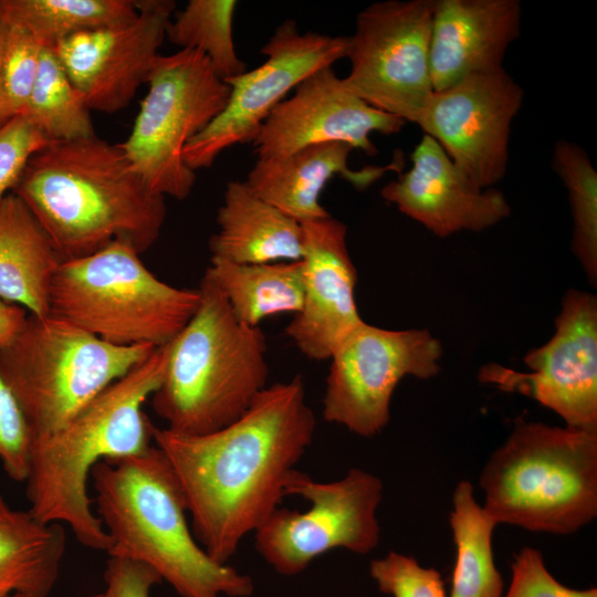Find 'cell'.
I'll return each mask as SVG.
<instances>
[{
  "mask_svg": "<svg viewBox=\"0 0 597 597\" xmlns=\"http://www.w3.org/2000/svg\"><path fill=\"white\" fill-rule=\"evenodd\" d=\"M316 428L300 375L266 386L230 425L205 434L153 427L181 486L191 531L206 553L227 564L243 537L281 506L295 465Z\"/></svg>",
  "mask_w": 597,
  "mask_h": 597,
  "instance_id": "1",
  "label": "cell"
},
{
  "mask_svg": "<svg viewBox=\"0 0 597 597\" xmlns=\"http://www.w3.org/2000/svg\"><path fill=\"white\" fill-rule=\"evenodd\" d=\"M12 192L63 261L116 240L143 253L157 241L167 213L165 197L145 185L119 146L96 135L51 142L31 157Z\"/></svg>",
  "mask_w": 597,
  "mask_h": 597,
  "instance_id": "2",
  "label": "cell"
},
{
  "mask_svg": "<svg viewBox=\"0 0 597 597\" xmlns=\"http://www.w3.org/2000/svg\"><path fill=\"white\" fill-rule=\"evenodd\" d=\"M167 356V344L155 348L59 431L32 444L25 494L34 519L66 523L82 545L109 549L111 537L92 510L88 478L97 462L140 454L151 446L154 425L143 405L159 387Z\"/></svg>",
  "mask_w": 597,
  "mask_h": 597,
  "instance_id": "3",
  "label": "cell"
},
{
  "mask_svg": "<svg viewBox=\"0 0 597 597\" xmlns=\"http://www.w3.org/2000/svg\"><path fill=\"white\" fill-rule=\"evenodd\" d=\"M90 476L112 542L108 556L151 567L182 597L252 595L250 576L213 561L196 541L181 486L159 448L104 459Z\"/></svg>",
  "mask_w": 597,
  "mask_h": 597,
  "instance_id": "4",
  "label": "cell"
},
{
  "mask_svg": "<svg viewBox=\"0 0 597 597\" xmlns=\"http://www.w3.org/2000/svg\"><path fill=\"white\" fill-rule=\"evenodd\" d=\"M200 303L167 344L163 379L151 395L167 429L185 434L217 431L237 420L268 386L266 338L239 322L220 289L205 274Z\"/></svg>",
  "mask_w": 597,
  "mask_h": 597,
  "instance_id": "5",
  "label": "cell"
},
{
  "mask_svg": "<svg viewBox=\"0 0 597 597\" xmlns=\"http://www.w3.org/2000/svg\"><path fill=\"white\" fill-rule=\"evenodd\" d=\"M479 483L496 525L574 533L597 515V431L517 418Z\"/></svg>",
  "mask_w": 597,
  "mask_h": 597,
  "instance_id": "6",
  "label": "cell"
},
{
  "mask_svg": "<svg viewBox=\"0 0 597 597\" xmlns=\"http://www.w3.org/2000/svg\"><path fill=\"white\" fill-rule=\"evenodd\" d=\"M200 291L155 276L140 253L116 240L102 250L64 260L49 293L50 315L116 346L168 344L189 322Z\"/></svg>",
  "mask_w": 597,
  "mask_h": 597,
  "instance_id": "7",
  "label": "cell"
},
{
  "mask_svg": "<svg viewBox=\"0 0 597 597\" xmlns=\"http://www.w3.org/2000/svg\"><path fill=\"white\" fill-rule=\"evenodd\" d=\"M155 348L116 346L55 316L29 313L15 339L0 349V375L33 444L59 431Z\"/></svg>",
  "mask_w": 597,
  "mask_h": 597,
  "instance_id": "8",
  "label": "cell"
},
{
  "mask_svg": "<svg viewBox=\"0 0 597 597\" xmlns=\"http://www.w3.org/2000/svg\"><path fill=\"white\" fill-rule=\"evenodd\" d=\"M146 84L133 128L117 145L153 192L184 200L196 172L182 149L223 111L231 88L195 50L160 54Z\"/></svg>",
  "mask_w": 597,
  "mask_h": 597,
  "instance_id": "9",
  "label": "cell"
},
{
  "mask_svg": "<svg viewBox=\"0 0 597 597\" xmlns=\"http://www.w3.org/2000/svg\"><path fill=\"white\" fill-rule=\"evenodd\" d=\"M285 493L302 496L310 509L280 506L254 532L256 552L279 574H300L335 548L367 554L378 545L376 511L383 498L378 476L353 468L339 480L317 482L295 470Z\"/></svg>",
  "mask_w": 597,
  "mask_h": 597,
  "instance_id": "10",
  "label": "cell"
},
{
  "mask_svg": "<svg viewBox=\"0 0 597 597\" xmlns=\"http://www.w3.org/2000/svg\"><path fill=\"white\" fill-rule=\"evenodd\" d=\"M434 0L369 4L348 36L350 70L344 81L370 106L418 124L433 85L430 39Z\"/></svg>",
  "mask_w": 597,
  "mask_h": 597,
  "instance_id": "11",
  "label": "cell"
},
{
  "mask_svg": "<svg viewBox=\"0 0 597 597\" xmlns=\"http://www.w3.org/2000/svg\"><path fill=\"white\" fill-rule=\"evenodd\" d=\"M442 346L426 329H386L363 321L334 350L322 415L362 437L383 431L399 381L440 371Z\"/></svg>",
  "mask_w": 597,
  "mask_h": 597,
  "instance_id": "12",
  "label": "cell"
},
{
  "mask_svg": "<svg viewBox=\"0 0 597 597\" xmlns=\"http://www.w3.org/2000/svg\"><path fill=\"white\" fill-rule=\"evenodd\" d=\"M347 50L348 36L301 32L294 20L283 21L261 49L264 62L224 81L231 88L226 107L184 147L187 167L208 168L228 148L251 143L291 90L346 57Z\"/></svg>",
  "mask_w": 597,
  "mask_h": 597,
  "instance_id": "13",
  "label": "cell"
},
{
  "mask_svg": "<svg viewBox=\"0 0 597 597\" xmlns=\"http://www.w3.org/2000/svg\"><path fill=\"white\" fill-rule=\"evenodd\" d=\"M531 373L488 364L480 381L528 396L549 408L566 427L597 431V298L569 290L548 342L523 358Z\"/></svg>",
  "mask_w": 597,
  "mask_h": 597,
  "instance_id": "14",
  "label": "cell"
},
{
  "mask_svg": "<svg viewBox=\"0 0 597 597\" xmlns=\"http://www.w3.org/2000/svg\"><path fill=\"white\" fill-rule=\"evenodd\" d=\"M524 92L503 67L433 91L418 122L473 182L492 188L506 172L512 123Z\"/></svg>",
  "mask_w": 597,
  "mask_h": 597,
  "instance_id": "15",
  "label": "cell"
},
{
  "mask_svg": "<svg viewBox=\"0 0 597 597\" xmlns=\"http://www.w3.org/2000/svg\"><path fill=\"white\" fill-rule=\"evenodd\" d=\"M136 7L134 20L73 34L52 49L91 111L127 107L160 55L176 2L143 0Z\"/></svg>",
  "mask_w": 597,
  "mask_h": 597,
  "instance_id": "16",
  "label": "cell"
},
{
  "mask_svg": "<svg viewBox=\"0 0 597 597\" xmlns=\"http://www.w3.org/2000/svg\"><path fill=\"white\" fill-rule=\"evenodd\" d=\"M402 119L381 112L346 85L332 66L321 69L279 103L252 139L258 158L282 157L312 145L342 143L375 156L371 135H391Z\"/></svg>",
  "mask_w": 597,
  "mask_h": 597,
  "instance_id": "17",
  "label": "cell"
},
{
  "mask_svg": "<svg viewBox=\"0 0 597 597\" xmlns=\"http://www.w3.org/2000/svg\"><path fill=\"white\" fill-rule=\"evenodd\" d=\"M302 227L304 297L285 334L304 356L325 360L363 322L355 298L357 270L345 223L328 216Z\"/></svg>",
  "mask_w": 597,
  "mask_h": 597,
  "instance_id": "18",
  "label": "cell"
},
{
  "mask_svg": "<svg viewBox=\"0 0 597 597\" xmlns=\"http://www.w3.org/2000/svg\"><path fill=\"white\" fill-rule=\"evenodd\" d=\"M410 160V168L386 184L380 195L434 235L483 231L510 216L504 193L473 182L432 137L423 134Z\"/></svg>",
  "mask_w": 597,
  "mask_h": 597,
  "instance_id": "19",
  "label": "cell"
},
{
  "mask_svg": "<svg viewBox=\"0 0 597 597\" xmlns=\"http://www.w3.org/2000/svg\"><path fill=\"white\" fill-rule=\"evenodd\" d=\"M521 23L519 0H434L430 39L433 91L503 67L509 46L521 34Z\"/></svg>",
  "mask_w": 597,
  "mask_h": 597,
  "instance_id": "20",
  "label": "cell"
},
{
  "mask_svg": "<svg viewBox=\"0 0 597 597\" xmlns=\"http://www.w3.org/2000/svg\"><path fill=\"white\" fill-rule=\"evenodd\" d=\"M352 150L342 143H326L282 157L258 158L244 181L260 198L300 223L326 218L331 214L320 199L333 177L339 176L354 188L365 190L388 170L400 172L402 168L399 154L387 166L350 169Z\"/></svg>",
  "mask_w": 597,
  "mask_h": 597,
  "instance_id": "21",
  "label": "cell"
},
{
  "mask_svg": "<svg viewBox=\"0 0 597 597\" xmlns=\"http://www.w3.org/2000/svg\"><path fill=\"white\" fill-rule=\"evenodd\" d=\"M211 258L238 264L296 261L303 256L302 223L253 192L245 181L227 184L217 212Z\"/></svg>",
  "mask_w": 597,
  "mask_h": 597,
  "instance_id": "22",
  "label": "cell"
},
{
  "mask_svg": "<svg viewBox=\"0 0 597 597\" xmlns=\"http://www.w3.org/2000/svg\"><path fill=\"white\" fill-rule=\"evenodd\" d=\"M62 262L28 206L8 193L0 202V297L32 315H50V286Z\"/></svg>",
  "mask_w": 597,
  "mask_h": 597,
  "instance_id": "23",
  "label": "cell"
},
{
  "mask_svg": "<svg viewBox=\"0 0 597 597\" xmlns=\"http://www.w3.org/2000/svg\"><path fill=\"white\" fill-rule=\"evenodd\" d=\"M66 548L60 523H41L29 511L11 509L0 494V597H46L55 585Z\"/></svg>",
  "mask_w": 597,
  "mask_h": 597,
  "instance_id": "24",
  "label": "cell"
},
{
  "mask_svg": "<svg viewBox=\"0 0 597 597\" xmlns=\"http://www.w3.org/2000/svg\"><path fill=\"white\" fill-rule=\"evenodd\" d=\"M205 274L220 289L235 318L251 327L280 313L296 314L303 304L301 260L238 264L211 258Z\"/></svg>",
  "mask_w": 597,
  "mask_h": 597,
  "instance_id": "25",
  "label": "cell"
},
{
  "mask_svg": "<svg viewBox=\"0 0 597 597\" xmlns=\"http://www.w3.org/2000/svg\"><path fill=\"white\" fill-rule=\"evenodd\" d=\"M450 513L455 563L450 597H503V579L492 548L496 523L483 511L469 481L458 483Z\"/></svg>",
  "mask_w": 597,
  "mask_h": 597,
  "instance_id": "26",
  "label": "cell"
},
{
  "mask_svg": "<svg viewBox=\"0 0 597 597\" xmlns=\"http://www.w3.org/2000/svg\"><path fill=\"white\" fill-rule=\"evenodd\" d=\"M0 13L53 49L73 34L127 23L138 10L129 0H0Z\"/></svg>",
  "mask_w": 597,
  "mask_h": 597,
  "instance_id": "27",
  "label": "cell"
},
{
  "mask_svg": "<svg viewBox=\"0 0 597 597\" xmlns=\"http://www.w3.org/2000/svg\"><path fill=\"white\" fill-rule=\"evenodd\" d=\"M90 112L54 51L42 48L34 85L21 116L50 142H67L96 135Z\"/></svg>",
  "mask_w": 597,
  "mask_h": 597,
  "instance_id": "28",
  "label": "cell"
},
{
  "mask_svg": "<svg viewBox=\"0 0 597 597\" xmlns=\"http://www.w3.org/2000/svg\"><path fill=\"white\" fill-rule=\"evenodd\" d=\"M238 2L234 0H190L171 17L166 39L180 50H195L210 62L226 81L247 71L237 54L232 24Z\"/></svg>",
  "mask_w": 597,
  "mask_h": 597,
  "instance_id": "29",
  "label": "cell"
},
{
  "mask_svg": "<svg viewBox=\"0 0 597 597\" xmlns=\"http://www.w3.org/2000/svg\"><path fill=\"white\" fill-rule=\"evenodd\" d=\"M552 167L564 184L573 218L572 250L589 282H597V171L585 149L561 139Z\"/></svg>",
  "mask_w": 597,
  "mask_h": 597,
  "instance_id": "30",
  "label": "cell"
},
{
  "mask_svg": "<svg viewBox=\"0 0 597 597\" xmlns=\"http://www.w3.org/2000/svg\"><path fill=\"white\" fill-rule=\"evenodd\" d=\"M41 52L42 46L29 32L8 23L0 55V127L23 114L34 85Z\"/></svg>",
  "mask_w": 597,
  "mask_h": 597,
  "instance_id": "31",
  "label": "cell"
},
{
  "mask_svg": "<svg viewBox=\"0 0 597 597\" xmlns=\"http://www.w3.org/2000/svg\"><path fill=\"white\" fill-rule=\"evenodd\" d=\"M369 573L379 590L392 597H447L441 574L411 556L391 551L371 561Z\"/></svg>",
  "mask_w": 597,
  "mask_h": 597,
  "instance_id": "32",
  "label": "cell"
},
{
  "mask_svg": "<svg viewBox=\"0 0 597 597\" xmlns=\"http://www.w3.org/2000/svg\"><path fill=\"white\" fill-rule=\"evenodd\" d=\"M31 447V436L22 410L0 375V461L12 480L27 481Z\"/></svg>",
  "mask_w": 597,
  "mask_h": 597,
  "instance_id": "33",
  "label": "cell"
},
{
  "mask_svg": "<svg viewBox=\"0 0 597 597\" xmlns=\"http://www.w3.org/2000/svg\"><path fill=\"white\" fill-rule=\"evenodd\" d=\"M50 143L23 116L0 127V202L12 192L31 157Z\"/></svg>",
  "mask_w": 597,
  "mask_h": 597,
  "instance_id": "34",
  "label": "cell"
},
{
  "mask_svg": "<svg viewBox=\"0 0 597 597\" xmlns=\"http://www.w3.org/2000/svg\"><path fill=\"white\" fill-rule=\"evenodd\" d=\"M512 579L504 597H597V589H573L547 570L542 553L523 547L512 563Z\"/></svg>",
  "mask_w": 597,
  "mask_h": 597,
  "instance_id": "35",
  "label": "cell"
},
{
  "mask_svg": "<svg viewBox=\"0 0 597 597\" xmlns=\"http://www.w3.org/2000/svg\"><path fill=\"white\" fill-rule=\"evenodd\" d=\"M104 579L108 597H149L150 589L163 582L151 567L115 556L106 563Z\"/></svg>",
  "mask_w": 597,
  "mask_h": 597,
  "instance_id": "36",
  "label": "cell"
},
{
  "mask_svg": "<svg viewBox=\"0 0 597 597\" xmlns=\"http://www.w3.org/2000/svg\"><path fill=\"white\" fill-rule=\"evenodd\" d=\"M29 312L0 297V349L9 346L22 329Z\"/></svg>",
  "mask_w": 597,
  "mask_h": 597,
  "instance_id": "37",
  "label": "cell"
},
{
  "mask_svg": "<svg viewBox=\"0 0 597 597\" xmlns=\"http://www.w3.org/2000/svg\"><path fill=\"white\" fill-rule=\"evenodd\" d=\"M7 29H8V23L2 17V14L0 13V55H1L2 46H3V42L6 39Z\"/></svg>",
  "mask_w": 597,
  "mask_h": 597,
  "instance_id": "38",
  "label": "cell"
},
{
  "mask_svg": "<svg viewBox=\"0 0 597 597\" xmlns=\"http://www.w3.org/2000/svg\"><path fill=\"white\" fill-rule=\"evenodd\" d=\"M9 597H28V596L22 595V594H13V595H10ZM92 597H108V596H107L106 591H104V593L96 594V595H94Z\"/></svg>",
  "mask_w": 597,
  "mask_h": 597,
  "instance_id": "39",
  "label": "cell"
}]
</instances>
